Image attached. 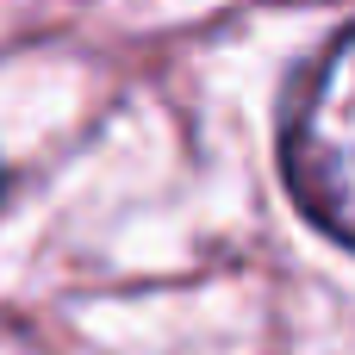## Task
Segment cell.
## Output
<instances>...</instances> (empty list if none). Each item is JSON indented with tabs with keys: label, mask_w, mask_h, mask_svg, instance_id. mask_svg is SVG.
<instances>
[{
	"label": "cell",
	"mask_w": 355,
	"mask_h": 355,
	"mask_svg": "<svg viewBox=\"0 0 355 355\" xmlns=\"http://www.w3.org/2000/svg\"><path fill=\"white\" fill-rule=\"evenodd\" d=\"M349 31L337 25L324 50L287 81L281 106V181L293 206L337 243H355V187H349Z\"/></svg>",
	"instance_id": "1"
},
{
	"label": "cell",
	"mask_w": 355,
	"mask_h": 355,
	"mask_svg": "<svg viewBox=\"0 0 355 355\" xmlns=\"http://www.w3.org/2000/svg\"><path fill=\"white\" fill-rule=\"evenodd\" d=\"M0 187H6V168H0Z\"/></svg>",
	"instance_id": "2"
}]
</instances>
